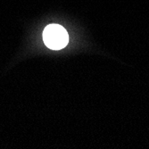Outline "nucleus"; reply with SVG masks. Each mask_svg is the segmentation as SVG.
<instances>
[{
  "mask_svg": "<svg viewBox=\"0 0 149 149\" xmlns=\"http://www.w3.org/2000/svg\"><path fill=\"white\" fill-rule=\"evenodd\" d=\"M43 40L45 45L53 50H59L65 47L69 41V36L63 26L50 24L43 31Z\"/></svg>",
  "mask_w": 149,
  "mask_h": 149,
  "instance_id": "1",
  "label": "nucleus"
}]
</instances>
